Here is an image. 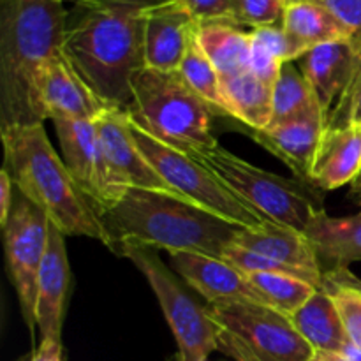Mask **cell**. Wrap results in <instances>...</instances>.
Masks as SVG:
<instances>
[{"label":"cell","mask_w":361,"mask_h":361,"mask_svg":"<svg viewBox=\"0 0 361 361\" xmlns=\"http://www.w3.org/2000/svg\"><path fill=\"white\" fill-rule=\"evenodd\" d=\"M161 0H76L63 51L85 83L111 108L127 109L145 67V14Z\"/></svg>","instance_id":"6da1fadb"},{"label":"cell","mask_w":361,"mask_h":361,"mask_svg":"<svg viewBox=\"0 0 361 361\" xmlns=\"http://www.w3.org/2000/svg\"><path fill=\"white\" fill-rule=\"evenodd\" d=\"M67 16L56 0H0V129L44 123L39 80L63 51Z\"/></svg>","instance_id":"7a4b0ae2"},{"label":"cell","mask_w":361,"mask_h":361,"mask_svg":"<svg viewBox=\"0 0 361 361\" xmlns=\"http://www.w3.org/2000/svg\"><path fill=\"white\" fill-rule=\"evenodd\" d=\"M111 252L126 243L222 259L242 228L196 207L178 194L127 187L113 207L99 212Z\"/></svg>","instance_id":"3957f363"},{"label":"cell","mask_w":361,"mask_h":361,"mask_svg":"<svg viewBox=\"0 0 361 361\" xmlns=\"http://www.w3.org/2000/svg\"><path fill=\"white\" fill-rule=\"evenodd\" d=\"M4 168L16 189L48 215L66 236H85L111 249L99 212L78 187L66 162L49 143L42 123L0 129Z\"/></svg>","instance_id":"277c9868"},{"label":"cell","mask_w":361,"mask_h":361,"mask_svg":"<svg viewBox=\"0 0 361 361\" xmlns=\"http://www.w3.org/2000/svg\"><path fill=\"white\" fill-rule=\"evenodd\" d=\"M127 113L159 141L196 159L217 145V111L187 85L178 71L143 67L133 80Z\"/></svg>","instance_id":"5b68a950"},{"label":"cell","mask_w":361,"mask_h":361,"mask_svg":"<svg viewBox=\"0 0 361 361\" xmlns=\"http://www.w3.org/2000/svg\"><path fill=\"white\" fill-rule=\"evenodd\" d=\"M197 159L271 222L305 233L312 219L324 212L323 201L314 194L312 185L264 171L219 143Z\"/></svg>","instance_id":"8992f818"},{"label":"cell","mask_w":361,"mask_h":361,"mask_svg":"<svg viewBox=\"0 0 361 361\" xmlns=\"http://www.w3.org/2000/svg\"><path fill=\"white\" fill-rule=\"evenodd\" d=\"M130 130L141 154L150 162L152 168L169 189L187 201L238 228H261L270 221L243 197L233 192L200 159L162 143L133 120Z\"/></svg>","instance_id":"52a82bcc"},{"label":"cell","mask_w":361,"mask_h":361,"mask_svg":"<svg viewBox=\"0 0 361 361\" xmlns=\"http://www.w3.org/2000/svg\"><path fill=\"white\" fill-rule=\"evenodd\" d=\"M118 256H126L145 275L152 291L157 296L162 314L175 335L178 361H208L212 353L219 351V331L207 305L187 291L182 279L161 259L152 247L126 243Z\"/></svg>","instance_id":"ba28073f"},{"label":"cell","mask_w":361,"mask_h":361,"mask_svg":"<svg viewBox=\"0 0 361 361\" xmlns=\"http://www.w3.org/2000/svg\"><path fill=\"white\" fill-rule=\"evenodd\" d=\"M221 330L242 342L259 361H310L316 355L286 314L261 303L207 305Z\"/></svg>","instance_id":"9c48e42d"},{"label":"cell","mask_w":361,"mask_h":361,"mask_svg":"<svg viewBox=\"0 0 361 361\" xmlns=\"http://www.w3.org/2000/svg\"><path fill=\"white\" fill-rule=\"evenodd\" d=\"M49 219L16 189L13 210L2 226L6 268L20 302L21 316L34 337L37 277L48 247Z\"/></svg>","instance_id":"30bf717a"},{"label":"cell","mask_w":361,"mask_h":361,"mask_svg":"<svg viewBox=\"0 0 361 361\" xmlns=\"http://www.w3.org/2000/svg\"><path fill=\"white\" fill-rule=\"evenodd\" d=\"M62 159L95 210L113 207L126 192L106 159L94 120H53Z\"/></svg>","instance_id":"8fae6325"},{"label":"cell","mask_w":361,"mask_h":361,"mask_svg":"<svg viewBox=\"0 0 361 361\" xmlns=\"http://www.w3.org/2000/svg\"><path fill=\"white\" fill-rule=\"evenodd\" d=\"M228 118L231 120L236 130H242L261 147L277 155L284 164L291 168L296 178L310 185V173H312L321 141L328 129V116L324 115L321 106H316L288 122L270 126L261 130L242 126L231 116Z\"/></svg>","instance_id":"7c38bea8"},{"label":"cell","mask_w":361,"mask_h":361,"mask_svg":"<svg viewBox=\"0 0 361 361\" xmlns=\"http://www.w3.org/2000/svg\"><path fill=\"white\" fill-rule=\"evenodd\" d=\"M169 257L175 274L200 293L208 305L240 302L268 305L263 295L254 288L249 275L226 259L192 252H173Z\"/></svg>","instance_id":"4fadbf2b"},{"label":"cell","mask_w":361,"mask_h":361,"mask_svg":"<svg viewBox=\"0 0 361 361\" xmlns=\"http://www.w3.org/2000/svg\"><path fill=\"white\" fill-rule=\"evenodd\" d=\"M108 106L78 74L66 51L59 53L42 71L37 87V109L41 120H95Z\"/></svg>","instance_id":"5bb4252c"},{"label":"cell","mask_w":361,"mask_h":361,"mask_svg":"<svg viewBox=\"0 0 361 361\" xmlns=\"http://www.w3.org/2000/svg\"><path fill=\"white\" fill-rule=\"evenodd\" d=\"M94 122L109 168H111L116 182L123 189L137 187V189L176 194L175 190L166 185L164 180L157 175V171L141 154L133 136V130H130V116L127 109L108 108Z\"/></svg>","instance_id":"9a60e30c"},{"label":"cell","mask_w":361,"mask_h":361,"mask_svg":"<svg viewBox=\"0 0 361 361\" xmlns=\"http://www.w3.org/2000/svg\"><path fill=\"white\" fill-rule=\"evenodd\" d=\"M200 21L187 4L161 0L145 14V67L178 71L190 42L196 39Z\"/></svg>","instance_id":"2e32d148"},{"label":"cell","mask_w":361,"mask_h":361,"mask_svg":"<svg viewBox=\"0 0 361 361\" xmlns=\"http://www.w3.org/2000/svg\"><path fill=\"white\" fill-rule=\"evenodd\" d=\"M66 238L67 236L49 222L48 247L39 270L35 291V324L41 338H62L71 288Z\"/></svg>","instance_id":"e0dca14e"},{"label":"cell","mask_w":361,"mask_h":361,"mask_svg":"<svg viewBox=\"0 0 361 361\" xmlns=\"http://www.w3.org/2000/svg\"><path fill=\"white\" fill-rule=\"evenodd\" d=\"M358 63V53L349 41H334L309 49L298 67L312 87L324 115L330 116L348 88Z\"/></svg>","instance_id":"ac0fdd59"},{"label":"cell","mask_w":361,"mask_h":361,"mask_svg":"<svg viewBox=\"0 0 361 361\" xmlns=\"http://www.w3.org/2000/svg\"><path fill=\"white\" fill-rule=\"evenodd\" d=\"M233 245L267 256L288 267L300 268L317 279L324 277L323 264L305 233L288 226L268 221L261 228H242L233 240Z\"/></svg>","instance_id":"d6986e66"},{"label":"cell","mask_w":361,"mask_h":361,"mask_svg":"<svg viewBox=\"0 0 361 361\" xmlns=\"http://www.w3.org/2000/svg\"><path fill=\"white\" fill-rule=\"evenodd\" d=\"M361 175V122L328 127L321 141L310 185L335 190L353 183Z\"/></svg>","instance_id":"ffe728a7"},{"label":"cell","mask_w":361,"mask_h":361,"mask_svg":"<svg viewBox=\"0 0 361 361\" xmlns=\"http://www.w3.org/2000/svg\"><path fill=\"white\" fill-rule=\"evenodd\" d=\"M282 28L291 42L295 62L319 44L349 41L344 25L319 0H293L288 4Z\"/></svg>","instance_id":"44dd1931"},{"label":"cell","mask_w":361,"mask_h":361,"mask_svg":"<svg viewBox=\"0 0 361 361\" xmlns=\"http://www.w3.org/2000/svg\"><path fill=\"white\" fill-rule=\"evenodd\" d=\"M305 235L321 264L328 263L330 270L349 268L351 263L361 261V212L348 217H330L326 210L321 212L312 219Z\"/></svg>","instance_id":"7402d4cb"},{"label":"cell","mask_w":361,"mask_h":361,"mask_svg":"<svg viewBox=\"0 0 361 361\" xmlns=\"http://www.w3.org/2000/svg\"><path fill=\"white\" fill-rule=\"evenodd\" d=\"M222 111L250 129H267L274 115L271 85L245 71L221 80Z\"/></svg>","instance_id":"603a6c76"},{"label":"cell","mask_w":361,"mask_h":361,"mask_svg":"<svg viewBox=\"0 0 361 361\" xmlns=\"http://www.w3.org/2000/svg\"><path fill=\"white\" fill-rule=\"evenodd\" d=\"M289 319L316 353L341 355L349 344L337 305L324 288L317 289Z\"/></svg>","instance_id":"cb8c5ba5"},{"label":"cell","mask_w":361,"mask_h":361,"mask_svg":"<svg viewBox=\"0 0 361 361\" xmlns=\"http://www.w3.org/2000/svg\"><path fill=\"white\" fill-rule=\"evenodd\" d=\"M197 42L222 78L250 71V32L229 21H208L197 27Z\"/></svg>","instance_id":"d4e9b609"},{"label":"cell","mask_w":361,"mask_h":361,"mask_svg":"<svg viewBox=\"0 0 361 361\" xmlns=\"http://www.w3.org/2000/svg\"><path fill=\"white\" fill-rule=\"evenodd\" d=\"M271 94H274V115L270 126L288 122L319 106L312 87L296 62L282 63L281 73L271 87Z\"/></svg>","instance_id":"484cf974"},{"label":"cell","mask_w":361,"mask_h":361,"mask_svg":"<svg viewBox=\"0 0 361 361\" xmlns=\"http://www.w3.org/2000/svg\"><path fill=\"white\" fill-rule=\"evenodd\" d=\"M323 288L337 305L349 342L361 349V279L349 268H334L324 271Z\"/></svg>","instance_id":"4316f807"},{"label":"cell","mask_w":361,"mask_h":361,"mask_svg":"<svg viewBox=\"0 0 361 361\" xmlns=\"http://www.w3.org/2000/svg\"><path fill=\"white\" fill-rule=\"evenodd\" d=\"M267 303L291 317L317 291V286L288 274H247Z\"/></svg>","instance_id":"83f0119b"},{"label":"cell","mask_w":361,"mask_h":361,"mask_svg":"<svg viewBox=\"0 0 361 361\" xmlns=\"http://www.w3.org/2000/svg\"><path fill=\"white\" fill-rule=\"evenodd\" d=\"M178 73L187 81L190 88L196 92L200 97H203L212 108L217 111V115H224L222 111V95H221V74L217 73L212 60L197 42V35L190 42L185 56L178 67Z\"/></svg>","instance_id":"f1b7e54d"},{"label":"cell","mask_w":361,"mask_h":361,"mask_svg":"<svg viewBox=\"0 0 361 361\" xmlns=\"http://www.w3.org/2000/svg\"><path fill=\"white\" fill-rule=\"evenodd\" d=\"M286 7V0H233L231 18L233 23L238 27L259 28L268 25L282 23Z\"/></svg>","instance_id":"f546056e"},{"label":"cell","mask_w":361,"mask_h":361,"mask_svg":"<svg viewBox=\"0 0 361 361\" xmlns=\"http://www.w3.org/2000/svg\"><path fill=\"white\" fill-rule=\"evenodd\" d=\"M328 7L345 27L349 34V42L358 53L361 60V0H319ZM358 66V63H356Z\"/></svg>","instance_id":"4dcf8cb0"},{"label":"cell","mask_w":361,"mask_h":361,"mask_svg":"<svg viewBox=\"0 0 361 361\" xmlns=\"http://www.w3.org/2000/svg\"><path fill=\"white\" fill-rule=\"evenodd\" d=\"M185 4L200 23H208V21L233 23V0H187Z\"/></svg>","instance_id":"1f68e13d"},{"label":"cell","mask_w":361,"mask_h":361,"mask_svg":"<svg viewBox=\"0 0 361 361\" xmlns=\"http://www.w3.org/2000/svg\"><path fill=\"white\" fill-rule=\"evenodd\" d=\"M360 90H361V60L358 62V66H356L355 73H353V78L351 81H349L348 88H345V92L342 94V97L338 99L337 106H335L334 113H331L330 122H328V127H330V129L331 127L345 126L349 109H351L353 101H355V97L358 95Z\"/></svg>","instance_id":"d6a6232c"},{"label":"cell","mask_w":361,"mask_h":361,"mask_svg":"<svg viewBox=\"0 0 361 361\" xmlns=\"http://www.w3.org/2000/svg\"><path fill=\"white\" fill-rule=\"evenodd\" d=\"M20 361H63L62 338H41L37 348Z\"/></svg>","instance_id":"836d02e7"},{"label":"cell","mask_w":361,"mask_h":361,"mask_svg":"<svg viewBox=\"0 0 361 361\" xmlns=\"http://www.w3.org/2000/svg\"><path fill=\"white\" fill-rule=\"evenodd\" d=\"M14 196H16V185H14L9 171L2 168L0 169V228L9 219L14 204Z\"/></svg>","instance_id":"e575fe53"},{"label":"cell","mask_w":361,"mask_h":361,"mask_svg":"<svg viewBox=\"0 0 361 361\" xmlns=\"http://www.w3.org/2000/svg\"><path fill=\"white\" fill-rule=\"evenodd\" d=\"M219 351H222L235 361H259L242 342L236 341L233 335H229L224 330L219 331Z\"/></svg>","instance_id":"d590c367"},{"label":"cell","mask_w":361,"mask_h":361,"mask_svg":"<svg viewBox=\"0 0 361 361\" xmlns=\"http://www.w3.org/2000/svg\"><path fill=\"white\" fill-rule=\"evenodd\" d=\"M351 122H361V90L358 92V95L355 97V101H353L351 104V109H349V115H348V120H345V126Z\"/></svg>","instance_id":"8d00e7d4"},{"label":"cell","mask_w":361,"mask_h":361,"mask_svg":"<svg viewBox=\"0 0 361 361\" xmlns=\"http://www.w3.org/2000/svg\"><path fill=\"white\" fill-rule=\"evenodd\" d=\"M341 355L344 356V358L348 360V361H361V349L355 348V345H353L351 342H349V344L345 345L344 351H342Z\"/></svg>","instance_id":"74e56055"},{"label":"cell","mask_w":361,"mask_h":361,"mask_svg":"<svg viewBox=\"0 0 361 361\" xmlns=\"http://www.w3.org/2000/svg\"><path fill=\"white\" fill-rule=\"evenodd\" d=\"M310 361H348L342 355L337 353H316Z\"/></svg>","instance_id":"f35d334b"},{"label":"cell","mask_w":361,"mask_h":361,"mask_svg":"<svg viewBox=\"0 0 361 361\" xmlns=\"http://www.w3.org/2000/svg\"><path fill=\"white\" fill-rule=\"evenodd\" d=\"M353 196H355L356 203L361 207V183H353Z\"/></svg>","instance_id":"ab89813d"},{"label":"cell","mask_w":361,"mask_h":361,"mask_svg":"<svg viewBox=\"0 0 361 361\" xmlns=\"http://www.w3.org/2000/svg\"><path fill=\"white\" fill-rule=\"evenodd\" d=\"M166 361H178V358H176V355H175V356H171V358H168Z\"/></svg>","instance_id":"60d3db41"},{"label":"cell","mask_w":361,"mask_h":361,"mask_svg":"<svg viewBox=\"0 0 361 361\" xmlns=\"http://www.w3.org/2000/svg\"><path fill=\"white\" fill-rule=\"evenodd\" d=\"M353 183H361V175H360V176H358V178H356V180H355V182H353ZM353 183H351V185H353Z\"/></svg>","instance_id":"b9f144b4"},{"label":"cell","mask_w":361,"mask_h":361,"mask_svg":"<svg viewBox=\"0 0 361 361\" xmlns=\"http://www.w3.org/2000/svg\"><path fill=\"white\" fill-rule=\"evenodd\" d=\"M56 2H62L63 4V2H71V0H56ZM73 2H76V0H73Z\"/></svg>","instance_id":"7bdbcfd3"},{"label":"cell","mask_w":361,"mask_h":361,"mask_svg":"<svg viewBox=\"0 0 361 361\" xmlns=\"http://www.w3.org/2000/svg\"><path fill=\"white\" fill-rule=\"evenodd\" d=\"M175 2H183V4H185V2H187V0H175Z\"/></svg>","instance_id":"ee69618b"},{"label":"cell","mask_w":361,"mask_h":361,"mask_svg":"<svg viewBox=\"0 0 361 361\" xmlns=\"http://www.w3.org/2000/svg\"><path fill=\"white\" fill-rule=\"evenodd\" d=\"M286 2H288V4H291V2H293V0H286Z\"/></svg>","instance_id":"f6af8a7d"}]
</instances>
